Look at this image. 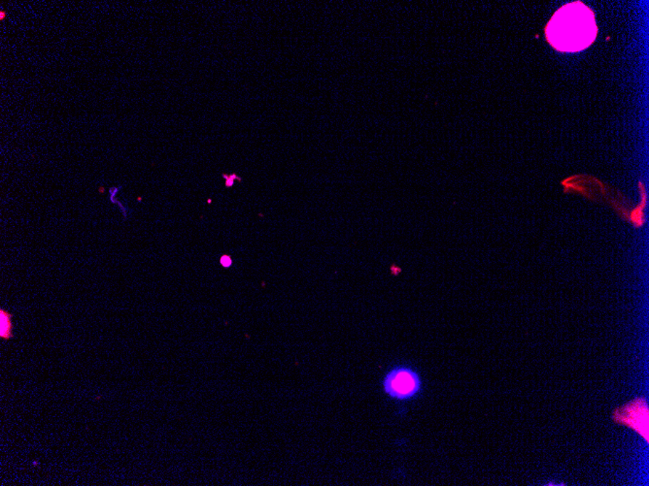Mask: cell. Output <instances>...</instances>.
<instances>
[{"label":"cell","instance_id":"cell-1","mask_svg":"<svg viewBox=\"0 0 649 486\" xmlns=\"http://www.w3.org/2000/svg\"><path fill=\"white\" fill-rule=\"evenodd\" d=\"M597 33L594 13L579 1L561 7L545 28L552 46L566 53L586 49L595 41Z\"/></svg>","mask_w":649,"mask_h":486},{"label":"cell","instance_id":"cell-2","mask_svg":"<svg viewBox=\"0 0 649 486\" xmlns=\"http://www.w3.org/2000/svg\"><path fill=\"white\" fill-rule=\"evenodd\" d=\"M380 386L388 399L406 403L421 395L424 382L420 372L411 364L399 363L385 372Z\"/></svg>","mask_w":649,"mask_h":486},{"label":"cell","instance_id":"cell-3","mask_svg":"<svg viewBox=\"0 0 649 486\" xmlns=\"http://www.w3.org/2000/svg\"><path fill=\"white\" fill-rule=\"evenodd\" d=\"M613 419L616 423L624 425L637 432L648 443L649 408L645 398H635L626 405L616 409L613 411Z\"/></svg>","mask_w":649,"mask_h":486},{"label":"cell","instance_id":"cell-4","mask_svg":"<svg viewBox=\"0 0 649 486\" xmlns=\"http://www.w3.org/2000/svg\"><path fill=\"white\" fill-rule=\"evenodd\" d=\"M14 336L13 334L12 315L7 310H0V338L9 340Z\"/></svg>","mask_w":649,"mask_h":486},{"label":"cell","instance_id":"cell-5","mask_svg":"<svg viewBox=\"0 0 649 486\" xmlns=\"http://www.w3.org/2000/svg\"><path fill=\"white\" fill-rule=\"evenodd\" d=\"M221 263H222L223 266H225V267L230 266L231 263L230 257L223 256L222 259H221Z\"/></svg>","mask_w":649,"mask_h":486},{"label":"cell","instance_id":"cell-6","mask_svg":"<svg viewBox=\"0 0 649 486\" xmlns=\"http://www.w3.org/2000/svg\"><path fill=\"white\" fill-rule=\"evenodd\" d=\"M4 17H5V13H4V11H1V13H0V20L4 21Z\"/></svg>","mask_w":649,"mask_h":486}]
</instances>
